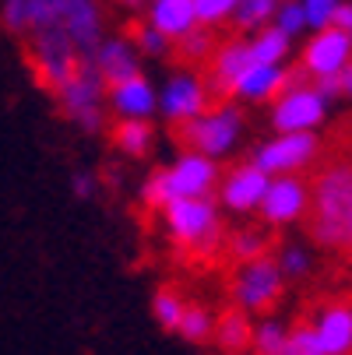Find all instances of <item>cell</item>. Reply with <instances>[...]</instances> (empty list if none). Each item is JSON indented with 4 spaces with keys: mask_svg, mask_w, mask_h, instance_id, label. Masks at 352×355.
<instances>
[{
    "mask_svg": "<svg viewBox=\"0 0 352 355\" xmlns=\"http://www.w3.org/2000/svg\"><path fill=\"white\" fill-rule=\"evenodd\" d=\"M254 317L229 306L215 317V334H212V345L222 352V355H233V352H250V341H254Z\"/></svg>",
    "mask_w": 352,
    "mask_h": 355,
    "instance_id": "21",
    "label": "cell"
},
{
    "mask_svg": "<svg viewBox=\"0 0 352 355\" xmlns=\"http://www.w3.org/2000/svg\"><path fill=\"white\" fill-rule=\"evenodd\" d=\"M233 355H254V352H233Z\"/></svg>",
    "mask_w": 352,
    "mask_h": 355,
    "instance_id": "41",
    "label": "cell"
},
{
    "mask_svg": "<svg viewBox=\"0 0 352 355\" xmlns=\"http://www.w3.org/2000/svg\"><path fill=\"white\" fill-rule=\"evenodd\" d=\"M278 4H282V0H236V11H233L229 25L240 35H250V32H258V28L275 21Z\"/></svg>",
    "mask_w": 352,
    "mask_h": 355,
    "instance_id": "26",
    "label": "cell"
},
{
    "mask_svg": "<svg viewBox=\"0 0 352 355\" xmlns=\"http://www.w3.org/2000/svg\"><path fill=\"white\" fill-rule=\"evenodd\" d=\"M307 320L324 355H352V295L324 299Z\"/></svg>",
    "mask_w": 352,
    "mask_h": 355,
    "instance_id": "15",
    "label": "cell"
},
{
    "mask_svg": "<svg viewBox=\"0 0 352 355\" xmlns=\"http://www.w3.org/2000/svg\"><path fill=\"white\" fill-rule=\"evenodd\" d=\"M0 21L18 39L28 35V0H0Z\"/></svg>",
    "mask_w": 352,
    "mask_h": 355,
    "instance_id": "36",
    "label": "cell"
},
{
    "mask_svg": "<svg viewBox=\"0 0 352 355\" xmlns=\"http://www.w3.org/2000/svg\"><path fill=\"white\" fill-rule=\"evenodd\" d=\"M285 275L278 271L275 257H258L246 264H233L229 275V306L250 313V317H271L285 295Z\"/></svg>",
    "mask_w": 352,
    "mask_h": 355,
    "instance_id": "7",
    "label": "cell"
},
{
    "mask_svg": "<svg viewBox=\"0 0 352 355\" xmlns=\"http://www.w3.org/2000/svg\"><path fill=\"white\" fill-rule=\"evenodd\" d=\"M131 42L137 46L141 60H169L173 49H176L173 39H166L156 25H148V21H137V25L131 28Z\"/></svg>",
    "mask_w": 352,
    "mask_h": 355,
    "instance_id": "31",
    "label": "cell"
},
{
    "mask_svg": "<svg viewBox=\"0 0 352 355\" xmlns=\"http://www.w3.org/2000/svg\"><path fill=\"white\" fill-rule=\"evenodd\" d=\"M307 232L324 253H352V155L328 159L314 169Z\"/></svg>",
    "mask_w": 352,
    "mask_h": 355,
    "instance_id": "1",
    "label": "cell"
},
{
    "mask_svg": "<svg viewBox=\"0 0 352 355\" xmlns=\"http://www.w3.org/2000/svg\"><path fill=\"white\" fill-rule=\"evenodd\" d=\"M342 98H345V103H352V67L342 74Z\"/></svg>",
    "mask_w": 352,
    "mask_h": 355,
    "instance_id": "39",
    "label": "cell"
},
{
    "mask_svg": "<svg viewBox=\"0 0 352 355\" xmlns=\"http://www.w3.org/2000/svg\"><path fill=\"white\" fill-rule=\"evenodd\" d=\"M328 113L331 103L317 92V85L299 71H292L289 85L268 106V127L275 134H317L328 123Z\"/></svg>",
    "mask_w": 352,
    "mask_h": 355,
    "instance_id": "6",
    "label": "cell"
},
{
    "mask_svg": "<svg viewBox=\"0 0 352 355\" xmlns=\"http://www.w3.org/2000/svg\"><path fill=\"white\" fill-rule=\"evenodd\" d=\"M310 215V180L307 176H271V187L261 200V225L292 229Z\"/></svg>",
    "mask_w": 352,
    "mask_h": 355,
    "instance_id": "14",
    "label": "cell"
},
{
    "mask_svg": "<svg viewBox=\"0 0 352 355\" xmlns=\"http://www.w3.org/2000/svg\"><path fill=\"white\" fill-rule=\"evenodd\" d=\"M271 257H275V264H278V271L285 275L289 285L292 282H307L317 271V253L303 239H282V243H275Z\"/></svg>",
    "mask_w": 352,
    "mask_h": 355,
    "instance_id": "24",
    "label": "cell"
},
{
    "mask_svg": "<svg viewBox=\"0 0 352 355\" xmlns=\"http://www.w3.org/2000/svg\"><path fill=\"white\" fill-rule=\"evenodd\" d=\"M25 60H28L35 85L46 88L49 95H57L88 57H81L78 46L60 32H32L28 46H25Z\"/></svg>",
    "mask_w": 352,
    "mask_h": 355,
    "instance_id": "10",
    "label": "cell"
},
{
    "mask_svg": "<svg viewBox=\"0 0 352 355\" xmlns=\"http://www.w3.org/2000/svg\"><path fill=\"white\" fill-rule=\"evenodd\" d=\"M106 88L110 85L103 81V74L92 67V60H85L78 67V74L53 98H57V106L71 127H78L81 134H99L106 127V113H110L106 110Z\"/></svg>",
    "mask_w": 352,
    "mask_h": 355,
    "instance_id": "9",
    "label": "cell"
},
{
    "mask_svg": "<svg viewBox=\"0 0 352 355\" xmlns=\"http://www.w3.org/2000/svg\"><path fill=\"white\" fill-rule=\"evenodd\" d=\"M162 232L173 243L176 253H183L187 261L212 264L222 257L226 250V215L219 208L215 197H187L173 200L159 211Z\"/></svg>",
    "mask_w": 352,
    "mask_h": 355,
    "instance_id": "2",
    "label": "cell"
},
{
    "mask_svg": "<svg viewBox=\"0 0 352 355\" xmlns=\"http://www.w3.org/2000/svg\"><path fill=\"white\" fill-rule=\"evenodd\" d=\"M215 317H219V313H212L205 302H187L176 334H180L183 341H190V345H208L212 334H215Z\"/></svg>",
    "mask_w": 352,
    "mask_h": 355,
    "instance_id": "29",
    "label": "cell"
},
{
    "mask_svg": "<svg viewBox=\"0 0 352 355\" xmlns=\"http://www.w3.org/2000/svg\"><path fill=\"white\" fill-rule=\"evenodd\" d=\"M212 103H215V98L208 92V81H205V74H201V67L180 64L159 85V116L173 130H180L190 120H197Z\"/></svg>",
    "mask_w": 352,
    "mask_h": 355,
    "instance_id": "11",
    "label": "cell"
},
{
    "mask_svg": "<svg viewBox=\"0 0 352 355\" xmlns=\"http://www.w3.org/2000/svg\"><path fill=\"white\" fill-rule=\"evenodd\" d=\"M215 46H219L215 28L197 25L194 32H187V35L176 42L173 53H176V57H180V64H187V67H205V64L212 60V53H215Z\"/></svg>",
    "mask_w": 352,
    "mask_h": 355,
    "instance_id": "27",
    "label": "cell"
},
{
    "mask_svg": "<svg viewBox=\"0 0 352 355\" xmlns=\"http://www.w3.org/2000/svg\"><path fill=\"white\" fill-rule=\"evenodd\" d=\"M110 137H113V148L120 151L124 159H131V162H141V159H148L156 151V127H152V120H117Z\"/></svg>",
    "mask_w": 352,
    "mask_h": 355,
    "instance_id": "22",
    "label": "cell"
},
{
    "mask_svg": "<svg viewBox=\"0 0 352 355\" xmlns=\"http://www.w3.org/2000/svg\"><path fill=\"white\" fill-rule=\"evenodd\" d=\"M194 11H197V25L222 28V25H229V18L236 11V0H194Z\"/></svg>",
    "mask_w": 352,
    "mask_h": 355,
    "instance_id": "34",
    "label": "cell"
},
{
    "mask_svg": "<svg viewBox=\"0 0 352 355\" xmlns=\"http://www.w3.org/2000/svg\"><path fill=\"white\" fill-rule=\"evenodd\" d=\"M106 110L113 120H156L159 116V88L148 74H134L106 88Z\"/></svg>",
    "mask_w": 352,
    "mask_h": 355,
    "instance_id": "16",
    "label": "cell"
},
{
    "mask_svg": "<svg viewBox=\"0 0 352 355\" xmlns=\"http://www.w3.org/2000/svg\"><path fill=\"white\" fill-rule=\"evenodd\" d=\"M92 67L103 74L106 85L127 81L134 74H144V60L137 53V46L131 42V35H106L103 42L95 46V53L88 57Z\"/></svg>",
    "mask_w": 352,
    "mask_h": 355,
    "instance_id": "19",
    "label": "cell"
},
{
    "mask_svg": "<svg viewBox=\"0 0 352 355\" xmlns=\"http://www.w3.org/2000/svg\"><path fill=\"white\" fill-rule=\"evenodd\" d=\"M176 134H180V144L187 151H197V155L222 166L226 159L236 155L243 137H246V113L233 98H215L205 113L197 120H190L187 127H180Z\"/></svg>",
    "mask_w": 352,
    "mask_h": 355,
    "instance_id": "5",
    "label": "cell"
},
{
    "mask_svg": "<svg viewBox=\"0 0 352 355\" xmlns=\"http://www.w3.org/2000/svg\"><path fill=\"white\" fill-rule=\"evenodd\" d=\"M219 180H222V166L197 155V151H187L180 148L173 162L152 169L144 180H141V190H137V200L144 211L159 215L166 205L173 200H187V197H215L219 190Z\"/></svg>",
    "mask_w": 352,
    "mask_h": 355,
    "instance_id": "3",
    "label": "cell"
},
{
    "mask_svg": "<svg viewBox=\"0 0 352 355\" xmlns=\"http://www.w3.org/2000/svg\"><path fill=\"white\" fill-rule=\"evenodd\" d=\"M117 4H120L124 11H141V8L148 4V0H117Z\"/></svg>",
    "mask_w": 352,
    "mask_h": 355,
    "instance_id": "40",
    "label": "cell"
},
{
    "mask_svg": "<svg viewBox=\"0 0 352 355\" xmlns=\"http://www.w3.org/2000/svg\"><path fill=\"white\" fill-rule=\"evenodd\" d=\"M99 173H92V169H74L71 173V193L78 197V200H92V197H99Z\"/></svg>",
    "mask_w": 352,
    "mask_h": 355,
    "instance_id": "37",
    "label": "cell"
},
{
    "mask_svg": "<svg viewBox=\"0 0 352 355\" xmlns=\"http://www.w3.org/2000/svg\"><path fill=\"white\" fill-rule=\"evenodd\" d=\"M183 310H187V295H183L180 288L162 285V288L152 292V320H156L162 331L176 334V327H180V320H183Z\"/></svg>",
    "mask_w": 352,
    "mask_h": 355,
    "instance_id": "28",
    "label": "cell"
},
{
    "mask_svg": "<svg viewBox=\"0 0 352 355\" xmlns=\"http://www.w3.org/2000/svg\"><path fill=\"white\" fill-rule=\"evenodd\" d=\"M335 28H342L345 35H352V0H342L338 18H335Z\"/></svg>",
    "mask_w": 352,
    "mask_h": 355,
    "instance_id": "38",
    "label": "cell"
},
{
    "mask_svg": "<svg viewBox=\"0 0 352 355\" xmlns=\"http://www.w3.org/2000/svg\"><path fill=\"white\" fill-rule=\"evenodd\" d=\"M32 32H60L81 57H92L106 39L103 0H28V35Z\"/></svg>",
    "mask_w": 352,
    "mask_h": 355,
    "instance_id": "4",
    "label": "cell"
},
{
    "mask_svg": "<svg viewBox=\"0 0 352 355\" xmlns=\"http://www.w3.org/2000/svg\"><path fill=\"white\" fill-rule=\"evenodd\" d=\"M271 187V176L265 169H258L254 162H236L229 169H222V180H219V190H215V200L226 215H236V218H258L261 211V200Z\"/></svg>",
    "mask_w": 352,
    "mask_h": 355,
    "instance_id": "12",
    "label": "cell"
},
{
    "mask_svg": "<svg viewBox=\"0 0 352 355\" xmlns=\"http://www.w3.org/2000/svg\"><path fill=\"white\" fill-rule=\"evenodd\" d=\"M349 67H352V35H345L335 25L303 35V46H299V74L303 78L310 81L338 78Z\"/></svg>",
    "mask_w": 352,
    "mask_h": 355,
    "instance_id": "13",
    "label": "cell"
},
{
    "mask_svg": "<svg viewBox=\"0 0 352 355\" xmlns=\"http://www.w3.org/2000/svg\"><path fill=\"white\" fill-rule=\"evenodd\" d=\"M324 141L321 134H271L254 144L250 162L268 176H307L321 166Z\"/></svg>",
    "mask_w": 352,
    "mask_h": 355,
    "instance_id": "8",
    "label": "cell"
},
{
    "mask_svg": "<svg viewBox=\"0 0 352 355\" xmlns=\"http://www.w3.org/2000/svg\"><path fill=\"white\" fill-rule=\"evenodd\" d=\"M275 250V239H271V229L268 225H240L226 236V257L233 264H246V261H258V257H268Z\"/></svg>",
    "mask_w": 352,
    "mask_h": 355,
    "instance_id": "23",
    "label": "cell"
},
{
    "mask_svg": "<svg viewBox=\"0 0 352 355\" xmlns=\"http://www.w3.org/2000/svg\"><path fill=\"white\" fill-rule=\"evenodd\" d=\"M246 46H250V60H258V64H289L296 42L282 28L265 25V28L246 35Z\"/></svg>",
    "mask_w": 352,
    "mask_h": 355,
    "instance_id": "25",
    "label": "cell"
},
{
    "mask_svg": "<svg viewBox=\"0 0 352 355\" xmlns=\"http://www.w3.org/2000/svg\"><path fill=\"white\" fill-rule=\"evenodd\" d=\"M289 78H292V71L285 64H258V60H250L243 67V74L236 78L229 98L240 103V106H271L278 98V92L289 85Z\"/></svg>",
    "mask_w": 352,
    "mask_h": 355,
    "instance_id": "17",
    "label": "cell"
},
{
    "mask_svg": "<svg viewBox=\"0 0 352 355\" xmlns=\"http://www.w3.org/2000/svg\"><path fill=\"white\" fill-rule=\"evenodd\" d=\"M285 338H289V324L282 317H258L254 324V341H250V352L254 355H282L285 352Z\"/></svg>",
    "mask_w": 352,
    "mask_h": 355,
    "instance_id": "30",
    "label": "cell"
},
{
    "mask_svg": "<svg viewBox=\"0 0 352 355\" xmlns=\"http://www.w3.org/2000/svg\"><path fill=\"white\" fill-rule=\"evenodd\" d=\"M144 21L156 25L166 39L180 42L187 32L197 28L194 0H148V4H144Z\"/></svg>",
    "mask_w": 352,
    "mask_h": 355,
    "instance_id": "20",
    "label": "cell"
},
{
    "mask_svg": "<svg viewBox=\"0 0 352 355\" xmlns=\"http://www.w3.org/2000/svg\"><path fill=\"white\" fill-rule=\"evenodd\" d=\"M299 8H303L307 28H310V32H317V28H328V25H335V18H338V8H342V0H299Z\"/></svg>",
    "mask_w": 352,
    "mask_h": 355,
    "instance_id": "35",
    "label": "cell"
},
{
    "mask_svg": "<svg viewBox=\"0 0 352 355\" xmlns=\"http://www.w3.org/2000/svg\"><path fill=\"white\" fill-rule=\"evenodd\" d=\"M271 25L282 28L292 42H296V39H303V35L310 32V28H307V18H303V8H299V0H282Z\"/></svg>",
    "mask_w": 352,
    "mask_h": 355,
    "instance_id": "32",
    "label": "cell"
},
{
    "mask_svg": "<svg viewBox=\"0 0 352 355\" xmlns=\"http://www.w3.org/2000/svg\"><path fill=\"white\" fill-rule=\"evenodd\" d=\"M282 355H324L317 345V334L310 327V320L289 324V338H285V352Z\"/></svg>",
    "mask_w": 352,
    "mask_h": 355,
    "instance_id": "33",
    "label": "cell"
},
{
    "mask_svg": "<svg viewBox=\"0 0 352 355\" xmlns=\"http://www.w3.org/2000/svg\"><path fill=\"white\" fill-rule=\"evenodd\" d=\"M250 64V46H246V35H233V39H222L219 46H215V53H212V60L201 67V74H205V81H208V92H212V98H229L233 95V85H236V78L243 74V67Z\"/></svg>",
    "mask_w": 352,
    "mask_h": 355,
    "instance_id": "18",
    "label": "cell"
}]
</instances>
